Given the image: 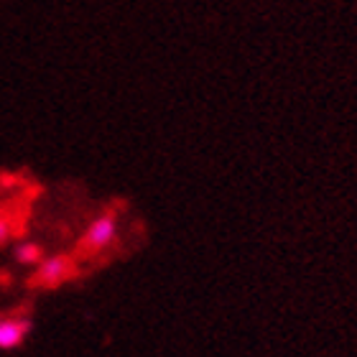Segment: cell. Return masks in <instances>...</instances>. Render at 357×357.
Returning <instances> with one entry per match:
<instances>
[{
  "mask_svg": "<svg viewBox=\"0 0 357 357\" xmlns=\"http://www.w3.org/2000/svg\"><path fill=\"white\" fill-rule=\"evenodd\" d=\"M41 258H44V250L36 243H21L15 248V261L23 263V266H36Z\"/></svg>",
  "mask_w": 357,
  "mask_h": 357,
  "instance_id": "obj_4",
  "label": "cell"
},
{
  "mask_svg": "<svg viewBox=\"0 0 357 357\" xmlns=\"http://www.w3.org/2000/svg\"><path fill=\"white\" fill-rule=\"evenodd\" d=\"M31 332V319L23 314L0 317V350H15Z\"/></svg>",
  "mask_w": 357,
  "mask_h": 357,
  "instance_id": "obj_3",
  "label": "cell"
},
{
  "mask_svg": "<svg viewBox=\"0 0 357 357\" xmlns=\"http://www.w3.org/2000/svg\"><path fill=\"white\" fill-rule=\"evenodd\" d=\"M77 273V261L72 255H49L36 263V271L29 278L31 286L36 289H56L67 283Z\"/></svg>",
  "mask_w": 357,
  "mask_h": 357,
  "instance_id": "obj_2",
  "label": "cell"
},
{
  "mask_svg": "<svg viewBox=\"0 0 357 357\" xmlns=\"http://www.w3.org/2000/svg\"><path fill=\"white\" fill-rule=\"evenodd\" d=\"M118 240V217L115 215H100L97 220H92L87 230H84L79 245H77V255L79 258H92V255L105 253L107 248Z\"/></svg>",
  "mask_w": 357,
  "mask_h": 357,
  "instance_id": "obj_1",
  "label": "cell"
},
{
  "mask_svg": "<svg viewBox=\"0 0 357 357\" xmlns=\"http://www.w3.org/2000/svg\"><path fill=\"white\" fill-rule=\"evenodd\" d=\"M13 232H15L13 220H10L8 215H3V212H0V245H3V243H8V240L13 238Z\"/></svg>",
  "mask_w": 357,
  "mask_h": 357,
  "instance_id": "obj_5",
  "label": "cell"
}]
</instances>
